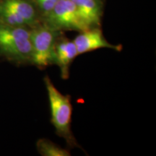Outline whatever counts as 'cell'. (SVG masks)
I'll list each match as a JSON object with an SVG mask.
<instances>
[{"instance_id": "277c9868", "label": "cell", "mask_w": 156, "mask_h": 156, "mask_svg": "<svg viewBox=\"0 0 156 156\" xmlns=\"http://www.w3.org/2000/svg\"><path fill=\"white\" fill-rule=\"evenodd\" d=\"M0 22L31 28L41 23V14L31 0H0Z\"/></svg>"}, {"instance_id": "9c48e42d", "label": "cell", "mask_w": 156, "mask_h": 156, "mask_svg": "<svg viewBox=\"0 0 156 156\" xmlns=\"http://www.w3.org/2000/svg\"><path fill=\"white\" fill-rule=\"evenodd\" d=\"M38 153L43 156H70L67 149L62 148L53 142L46 139H40L36 143Z\"/></svg>"}, {"instance_id": "30bf717a", "label": "cell", "mask_w": 156, "mask_h": 156, "mask_svg": "<svg viewBox=\"0 0 156 156\" xmlns=\"http://www.w3.org/2000/svg\"><path fill=\"white\" fill-rule=\"evenodd\" d=\"M36 6L41 14V18L53 8L58 0H31Z\"/></svg>"}, {"instance_id": "5b68a950", "label": "cell", "mask_w": 156, "mask_h": 156, "mask_svg": "<svg viewBox=\"0 0 156 156\" xmlns=\"http://www.w3.org/2000/svg\"><path fill=\"white\" fill-rule=\"evenodd\" d=\"M41 23L59 32L88 29L80 17L72 0H58L53 8L41 18Z\"/></svg>"}, {"instance_id": "52a82bcc", "label": "cell", "mask_w": 156, "mask_h": 156, "mask_svg": "<svg viewBox=\"0 0 156 156\" xmlns=\"http://www.w3.org/2000/svg\"><path fill=\"white\" fill-rule=\"evenodd\" d=\"M77 56L79 55L73 41L61 34L56 44V65L59 68L63 80L69 78V67Z\"/></svg>"}, {"instance_id": "ba28073f", "label": "cell", "mask_w": 156, "mask_h": 156, "mask_svg": "<svg viewBox=\"0 0 156 156\" xmlns=\"http://www.w3.org/2000/svg\"><path fill=\"white\" fill-rule=\"evenodd\" d=\"M80 17L87 28H101L103 15V0H72Z\"/></svg>"}, {"instance_id": "7a4b0ae2", "label": "cell", "mask_w": 156, "mask_h": 156, "mask_svg": "<svg viewBox=\"0 0 156 156\" xmlns=\"http://www.w3.org/2000/svg\"><path fill=\"white\" fill-rule=\"evenodd\" d=\"M30 29L0 22V55L16 64L30 63L32 58Z\"/></svg>"}, {"instance_id": "8992f818", "label": "cell", "mask_w": 156, "mask_h": 156, "mask_svg": "<svg viewBox=\"0 0 156 156\" xmlns=\"http://www.w3.org/2000/svg\"><path fill=\"white\" fill-rule=\"evenodd\" d=\"M78 55L90 52L101 48H110L116 51H121V44H113L108 42L103 36L101 28H93L79 32L73 40Z\"/></svg>"}, {"instance_id": "3957f363", "label": "cell", "mask_w": 156, "mask_h": 156, "mask_svg": "<svg viewBox=\"0 0 156 156\" xmlns=\"http://www.w3.org/2000/svg\"><path fill=\"white\" fill-rule=\"evenodd\" d=\"M62 34L42 23L31 28L32 58L30 63L40 69L56 64V44Z\"/></svg>"}, {"instance_id": "6da1fadb", "label": "cell", "mask_w": 156, "mask_h": 156, "mask_svg": "<svg viewBox=\"0 0 156 156\" xmlns=\"http://www.w3.org/2000/svg\"><path fill=\"white\" fill-rule=\"evenodd\" d=\"M44 81L49 101L51 122L55 128L56 133L64 138L69 147L80 148L71 129L73 111L71 97L60 93L48 76H45Z\"/></svg>"}]
</instances>
